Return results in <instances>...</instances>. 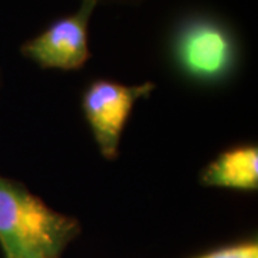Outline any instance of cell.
Returning a JSON list of instances; mask_svg holds the SVG:
<instances>
[{"instance_id": "cell-8", "label": "cell", "mask_w": 258, "mask_h": 258, "mask_svg": "<svg viewBox=\"0 0 258 258\" xmlns=\"http://www.w3.org/2000/svg\"><path fill=\"white\" fill-rule=\"evenodd\" d=\"M101 2H102V0H101ZM115 2H118V0H115ZM125 2H126V0H125Z\"/></svg>"}, {"instance_id": "cell-3", "label": "cell", "mask_w": 258, "mask_h": 258, "mask_svg": "<svg viewBox=\"0 0 258 258\" xmlns=\"http://www.w3.org/2000/svg\"><path fill=\"white\" fill-rule=\"evenodd\" d=\"M155 88L154 82L123 85L109 79H96L83 91V116L105 159H118L120 138L131 112L139 99L151 96Z\"/></svg>"}, {"instance_id": "cell-4", "label": "cell", "mask_w": 258, "mask_h": 258, "mask_svg": "<svg viewBox=\"0 0 258 258\" xmlns=\"http://www.w3.org/2000/svg\"><path fill=\"white\" fill-rule=\"evenodd\" d=\"M101 0H82L74 15L50 23L43 32L26 40L20 53L42 69L78 71L89 60V22Z\"/></svg>"}, {"instance_id": "cell-5", "label": "cell", "mask_w": 258, "mask_h": 258, "mask_svg": "<svg viewBox=\"0 0 258 258\" xmlns=\"http://www.w3.org/2000/svg\"><path fill=\"white\" fill-rule=\"evenodd\" d=\"M204 186L252 192L258 189V148L240 145L221 152L200 175Z\"/></svg>"}, {"instance_id": "cell-7", "label": "cell", "mask_w": 258, "mask_h": 258, "mask_svg": "<svg viewBox=\"0 0 258 258\" xmlns=\"http://www.w3.org/2000/svg\"><path fill=\"white\" fill-rule=\"evenodd\" d=\"M36 258H46V257H36Z\"/></svg>"}, {"instance_id": "cell-2", "label": "cell", "mask_w": 258, "mask_h": 258, "mask_svg": "<svg viewBox=\"0 0 258 258\" xmlns=\"http://www.w3.org/2000/svg\"><path fill=\"white\" fill-rule=\"evenodd\" d=\"M171 55L185 78L210 85L228 79L235 71L238 46L224 23L208 16H194L176 28Z\"/></svg>"}, {"instance_id": "cell-1", "label": "cell", "mask_w": 258, "mask_h": 258, "mask_svg": "<svg viewBox=\"0 0 258 258\" xmlns=\"http://www.w3.org/2000/svg\"><path fill=\"white\" fill-rule=\"evenodd\" d=\"M81 231L76 218L50 208L25 184L0 176V247L5 258H59Z\"/></svg>"}, {"instance_id": "cell-6", "label": "cell", "mask_w": 258, "mask_h": 258, "mask_svg": "<svg viewBox=\"0 0 258 258\" xmlns=\"http://www.w3.org/2000/svg\"><path fill=\"white\" fill-rule=\"evenodd\" d=\"M194 258H258L257 241H242Z\"/></svg>"}]
</instances>
